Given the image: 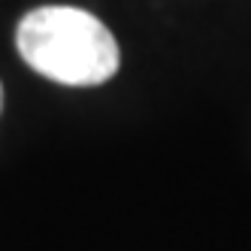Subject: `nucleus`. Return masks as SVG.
<instances>
[{"label":"nucleus","mask_w":251,"mask_h":251,"mask_svg":"<svg viewBox=\"0 0 251 251\" xmlns=\"http://www.w3.org/2000/svg\"><path fill=\"white\" fill-rule=\"evenodd\" d=\"M0 109H3V88H0Z\"/></svg>","instance_id":"nucleus-2"},{"label":"nucleus","mask_w":251,"mask_h":251,"mask_svg":"<svg viewBox=\"0 0 251 251\" xmlns=\"http://www.w3.org/2000/svg\"><path fill=\"white\" fill-rule=\"evenodd\" d=\"M25 64L58 85L91 88L118 73V43L97 15L76 6H40L15 30Z\"/></svg>","instance_id":"nucleus-1"}]
</instances>
